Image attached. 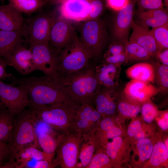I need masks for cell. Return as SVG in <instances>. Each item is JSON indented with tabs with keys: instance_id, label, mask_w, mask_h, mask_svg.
I'll return each mask as SVG.
<instances>
[{
	"instance_id": "d4e9b609",
	"label": "cell",
	"mask_w": 168,
	"mask_h": 168,
	"mask_svg": "<svg viewBox=\"0 0 168 168\" xmlns=\"http://www.w3.org/2000/svg\"><path fill=\"white\" fill-rule=\"evenodd\" d=\"M101 86L96 96L94 101L95 102L96 110L100 113H105L108 105L112 98L111 96L114 92L113 88Z\"/></svg>"
},
{
	"instance_id": "3957f363",
	"label": "cell",
	"mask_w": 168,
	"mask_h": 168,
	"mask_svg": "<svg viewBox=\"0 0 168 168\" xmlns=\"http://www.w3.org/2000/svg\"><path fill=\"white\" fill-rule=\"evenodd\" d=\"M59 77L71 99L81 105L91 104L101 86L96 76L95 68L89 64L72 74Z\"/></svg>"
},
{
	"instance_id": "816d5d0a",
	"label": "cell",
	"mask_w": 168,
	"mask_h": 168,
	"mask_svg": "<svg viewBox=\"0 0 168 168\" xmlns=\"http://www.w3.org/2000/svg\"><path fill=\"white\" fill-rule=\"evenodd\" d=\"M6 108L0 100V112Z\"/></svg>"
},
{
	"instance_id": "83f0119b",
	"label": "cell",
	"mask_w": 168,
	"mask_h": 168,
	"mask_svg": "<svg viewBox=\"0 0 168 168\" xmlns=\"http://www.w3.org/2000/svg\"><path fill=\"white\" fill-rule=\"evenodd\" d=\"M155 71V78L161 91H167L168 89V66L159 64L153 65Z\"/></svg>"
},
{
	"instance_id": "d6986e66",
	"label": "cell",
	"mask_w": 168,
	"mask_h": 168,
	"mask_svg": "<svg viewBox=\"0 0 168 168\" xmlns=\"http://www.w3.org/2000/svg\"><path fill=\"white\" fill-rule=\"evenodd\" d=\"M127 76L134 79L150 83L155 79V71L153 64L142 62L134 64L125 71Z\"/></svg>"
},
{
	"instance_id": "cb8c5ba5",
	"label": "cell",
	"mask_w": 168,
	"mask_h": 168,
	"mask_svg": "<svg viewBox=\"0 0 168 168\" xmlns=\"http://www.w3.org/2000/svg\"><path fill=\"white\" fill-rule=\"evenodd\" d=\"M127 62L146 61L151 57L149 54L137 44L128 41L125 44Z\"/></svg>"
},
{
	"instance_id": "4316f807",
	"label": "cell",
	"mask_w": 168,
	"mask_h": 168,
	"mask_svg": "<svg viewBox=\"0 0 168 168\" xmlns=\"http://www.w3.org/2000/svg\"><path fill=\"white\" fill-rule=\"evenodd\" d=\"M168 150L165 144L160 141L156 143L153 147L150 158V162L153 166H157L164 162L168 159Z\"/></svg>"
},
{
	"instance_id": "9c48e42d",
	"label": "cell",
	"mask_w": 168,
	"mask_h": 168,
	"mask_svg": "<svg viewBox=\"0 0 168 168\" xmlns=\"http://www.w3.org/2000/svg\"><path fill=\"white\" fill-rule=\"evenodd\" d=\"M30 48L37 70L41 71L46 75H57L59 53L49 43L31 44Z\"/></svg>"
},
{
	"instance_id": "ffe728a7",
	"label": "cell",
	"mask_w": 168,
	"mask_h": 168,
	"mask_svg": "<svg viewBox=\"0 0 168 168\" xmlns=\"http://www.w3.org/2000/svg\"><path fill=\"white\" fill-rule=\"evenodd\" d=\"M53 155L46 153L33 146L27 147L21 150L16 155L15 159L16 168H23L27 166L31 159L45 160L52 162Z\"/></svg>"
},
{
	"instance_id": "d6a6232c",
	"label": "cell",
	"mask_w": 168,
	"mask_h": 168,
	"mask_svg": "<svg viewBox=\"0 0 168 168\" xmlns=\"http://www.w3.org/2000/svg\"><path fill=\"white\" fill-rule=\"evenodd\" d=\"M138 11L154 9L163 8L162 0H136Z\"/></svg>"
},
{
	"instance_id": "8fae6325",
	"label": "cell",
	"mask_w": 168,
	"mask_h": 168,
	"mask_svg": "<svg viewBox=\"0 0 168 168\" xmlns=\"http://www.w3.org/2000/svg\"><path fill=\"white\" fill-rule=\"evenodd\" d=\"M17 44L10 52L3 58L7 66L12 67L21 74L25 75L36 70L32 52L23 44Z\"/></svg>"
},
{
	"instance_id": "f907efd6",
	"label": "cell",
	"mask_w": 168,
	"mask_h": 168,
	"mask_svg": "<svg viewBox=\"0 0 168 168\" xmlns=\"http://www.w3.org/2000/svg\"><path fill=\"white\" fill-rule=\"evenodd\" d=\"M46 4H49L50 5H54L61 4L63 2L67 0H46ZM86 1H90L91 0H83Z\"/></svg>"
},
{
	"instance_id": "836d02e7",
	"label": "cell",
	"mask_w": 168,
	"mask_h": 168,
	"mask_svg": "<svg viewBox=\"0 0 168 168\" xmlns=\"http://www.w3.org/2000/svg\"><path fill=\"white\" fill-rule=\"evenodd\" d=\"M94 150V146L91 144L87 145L81 152L79 157L82 167L88 166L92 158Z\"/></svg>"
},
{
	"instance_id": "e0dca14e",
	"label": "cell",
	"mask_w": 168,
	"mask_h": 168,
	"mask_svg": "<svg viewBox=\"0 0 168 168\" xmlns=\"http://www.w3.org/2000/svg\"><path fill=\"white\" fill-rule=\"evenodd\" d=\"M24 22L22 13L12 5H0V30H20L24 25Z\"/></svg>"
},
{
	"instance_id": "7dc6e473",
	"label": "cell",
	"mask_w": 168,
	"mask_h": 168,
	"mask_svg": "<svg viewBox=\"0 0 168 168\" xmlns=\"http://www.w3.org/2000/svg\"><path fill=\"white\" fill-rule=\"evenodd\" d=\"M162 64L165 65H168V49H165L157 55V57Z\"/></svg>"
},
{
	"instance_id": "2e32d148",
	"label": "cell",
	"mask_w": 168,
	"mask_h": 168,
	"mask_svg": "<svg viewBox=\"0 0 168 168\" xmlns=\"http://www.w3.org/2000/svg\"><path fill=\"white\" fill-rule=\"evenodd\" d=\"M160 91L159 88L150 83L131 79L126 85L124 92L129 98L143 102Z\"/></svg>"
},
{
	"instance_id": "681fc988",
	"label": "cell",
	"mask_w": 168,
	"mask_h": 168,
	"mask_svg": "<svg viewBox=\"0 0 168 168\" xmlns=\"http://www.w3.org/2000/svg\"><path fill=\"white\" fill-rule=\"evenodd\" d=\"M116 107L115 103L111 98L108 105L105 113L108 115L113 114L115 112Z\"/></svg>"
},
{
	"instance_id": "e575fe53",
	"label": "cell",
	"mask_w": 168,
	"mask_h": 168,
	"mask_svg": "<svg viewBox=\"0 0 168 168\" xmlns=\"http://www.w3.org/2000/svg\"><path fill=\"white\" fill-rule=\"evenodd\" d=\"M110 161L109 156L104 153H99L92 157L87 166L89 168H99L108 164Z\"/></svg>"
},
{
	"instance_id": "484cf974",
	"label": "cell",
	"mask_w": 168,
	"mask_h": 168,
	"mask_svg": "<svg viewBox=\"0 0 168 168\" xmlns=\"http://www.w3.org/2000/svg\"><path fill=\"white\" fill-rule=\"evenodd\" d=\"M37 138L40 149L46 153L53 155L57 148L59 140L57 141L49 134L42 132L37 133Z\"/></svg>"
},
{
	"instance_id": "6da1fadb",
	"label": "cell",
	"mask_w": 168,
	"mask_h": 168,
	"mask_svg": "<svg viewBox=\"0 0 168 168\" xmlns=\"http://www.w3.org/2000/svg\"><path fill=\"white\" fill-rule=\"evenodd\" d=\"M13 78L12 84L22 85L26 88L30 101L29 105H50L71 99L57 75Z\"/></svg>"
},
{
	"instance_id": "1f68e13d",
	"label": "cell",
	"mask_w": 168,
	"mask_h": 168,
	"mask_svg": "<svg viewBox=\"0 0 168 168\" xmlns=\"http://www.w3.org/2000/svg\"><path fill=\"white\" fill-rule=\"evenodd\" d=\"M113 141L107 146L106 152L109 157L112 159L115 158L123 143L122 138L118 136L113 138Z\"/></svg>"
},
{
	"instance_id": "bcb514c9",
	"label": "cell",
	"mask_w": 168,
	"mask_h": 168,
	"mask_svg": "<svg viewBox=\"0 0 168 168\" xmlns=\"http://www.w3.org/2000/svg\"><path fill=\"white\" fill-rule=\"evenodd\" d=\"M114 126L113 120L109 118L105 119L102 121L100 123V127L101 129L106 132Z\"/></svg>"
},
{
	"instance_id": "7402d4cb",
	"label": "cell",
	"mask_w": 168,
	"mask_h": 168,
	"mask_svg": "<svg viewBox=\"0 0 168 168\" xmlns=\"http://www.w3.org/2000/svg\"><path fill=\"white\" fill-rule=\"evenodd\" d=\"M15 116L6 108L0 112V141L8 142L13 129Z\"/></svg>"
},
{
	"instance_id": "9a60e30c",
	"label": "cell",
	"mask_w": 168,
	"mask_h": 168,
	"mask_svg": "<svg viewBox=\"0 0 168 168\" xmlns=\"http://www.w3.org/2000/svg\"><path fill=\"white\" fill-rule=\"evenodd\" d=\"M74 140L66 141L59 140L57 147V156L52 162L54 167L60 165L62 167L72 168L77 164L78 147Z\"/></svg>"
},
{
	"instance_id": "74e56055",
	"label": "cell",
	"mask_w": 168,
	"mask_h": 168,
	"mask_svg": "<svg viewBox=\"0 0 168 168\" xmlns=\"http://www.w3.org/2000/svg\"><path fill=\"white\" fill-rule=\"evenodd\" d=\"M90 2L91 10L87 20L98 18L103 9V3L100 0H91Z\"/></svg>"
},
{
	"instance_id": "f35d334b",
	"label": "cell",
	"mask_w": 168,
	"mask_h": 168,
	"mask_svg": "<svg viewBox=\"0 0 168 168\" xmlns=\"http://www.w3.org/2000/svg\"><path fill=\"white\" fill-rule=\"evenodd\" d=\"M104 63H110L118 66L122 63L127 62L125 52L119 54L104 56Z\"/></svg>"
},
{
	"instance_id": "f546056e",
	"label": "cell",
	"mask_w": 168,
	"mask_h": 168,
	"mask_svg": "<svg viewBox=\"0 0 168 168\" xmlns=\"http://www.w3.org/2000/svg\"><path fill=\"white\" fill-rule=\"evenodd\" d=\"M137 147L141 161H144L150 158L153 146L149 139L144 137L139 139Z\"/></svg>"
},
{
	"instance_id": "ee69618b",
	"label": "cell",
	"mask_w": 168,
	"mask_h": 168,
	"mask_svg": "<svg viewBox=\"0 0 168 168\" xmlns=\"http://www.w3.org/2000/svg\"><path fill=\"white\" fill-rule=\"evenodd\" d=\"M32 168H48L53 167L52 162L45 160H36V162Z\"/></svg>"
},
{
	"instance_id": "4dcf8cb0",
	"label": "cell",
	"mask_w": 168,
	"mask_h": 168,
	"mask_svg": "<svg viewBox=\"0 0 168 168\" xmlns=\"http://www.w3.org/2000/svg\"><path fill=\"white\" fill-rule=\"evenodd\" d=\"M118 108L122 114L130 117L136 116L140 111V108L138 105L124 101L119 104Z\"/></svg>"
},
{
	"instance_id": "60d3db41",
	"label": "cell",
	"mask_w": 168,
	"mask_h": 168,
	"mask_svg": "<svg viewBox=\"0 0 168 168\" xmlns=\"http://www.w3.org/2000/svg\"><path fill=\"white\" fill-rule=\"evenodd\" d=\"M125 52V44L120 43L110 44L104 56H110L119 54Z\"/></svg>"
},
{
	"instance_id": "ba28073f",
	"label": "cell",
	"mask_w": 168,
	"mask_h": 168,
	"mask_svg": "<svg viewBox=\"0 0 168 168\" xmlns=\"http://www.w3.org/2000/svg\"><path fill=\"white\" fill-rule=\"evenodd\" d=\"M0 100L5 107L16 115L30 103L27 90L22 85L9 84L0 81Z\"/></svg>"
},
{
	"instance_id": "603a6c76",
	"label": "cell",
	"mask_w": 168,
	"mask_h": 168,
	"mask_svg": "<svg viewBox=\"0 0 168 168\" xmlns=\"http://www.w3.org/2000/svg\"><path fill=\"white\" fill-rule=\"evenodd\" d=\"M12 5L22 13L30 15L41 10L46 4L45 0H8Z\"/></svg>"
},
{
	"instance_id": "7a4b0ae2",
	"label": "cell",
	"mask_w": 168,
	"mask_h": 168,
	"mask_svg": "<svg viewBox=\"0 0 168 168\" xmlns=\"http://www.w3.org/2000/svg\"><path fill=\"white\" fill-rule=\"evenodd\" d=\"M36 123L28 108L15 116L13 129L8 142L10 155L7 162L2 168H15L16 156L23 149L29 146L40 149L35 127Z\"/></svg>"
},
{
	"instance_id": "db71d44e",
	"label": "cell",
	"mask_w": 168,
	"mask_h": 168,
	"mask_svg": "<svg viewBox=\"0 0 168 168\" xmlns=\"http://www.w3.org/2000/svg\"><path fill=\"white\" fill-rule=\"evenodd\" d=\"M164 1L166 8H167L168 7V0H164Z\"/></svg>"
},
{
	"instance_id": "ac0fdd59",
	"label": "cell",
	"mask_w": 168,
	"mask_h": 168,
	"mask_svg": "<svg viewBox=\"0 0 168 168\" xmlns=\"http://www.w3.org/2000/svg\"><path fill=\"white\" fill-rule=\"evenodd\" d=\"M137 19V22L135 23L150 30V28H155L168 24L167 11L164 8L138 11Z\"/></svg>"
},
{
	"instance_id": "7bdbcfd3",
	"label": "cell",
	"mask_w": 168,
	"mask_h": 168,
	"mask_svg": "<svg viewBox=\"0 0 168 168\" xmlns=\"http://www.w3.org/2000/svg\"><path fill=\"white\" fill-rule=\"evenodd\" d=\"M7 65L3 58L0 57V81L6 78L12 77H13L11 73H8L6 68Z\"/></svg>"
},
{
	"instance_id": "c3c4849f",
	"label": "cell",
	"mask_w": 168,
	"mask_h": 168,
	"mask_svg": "<svg viewBox=\"0 0 168 168\" xmlns=\"http://www.w3.org/2000/svg\"><path fill=\"white\" fill-rule=\"evenodd\" d=\"M158 124L160 127L163 130H166L168 128V113H166L163 118L159 120Z\"/></svg>"
},
{
	"instance_id": "5bb4252c",
	"label": "cell",
	"mask_w": 168,
	"mask_h": 168,
	"mask_svg": "<svg viewBox=\"0 0 168 168\" xmlns=\"http://www.w3.org/2000/svg\"><path fill=\"white\" fill-rule=\"evenodd\" d=\"M132 28L133 31L129 41L135 43L145 49L151 57H156L163 50L159 45L150 30L146 29L135 23L133 21Z\"/></svg>"
},
{
	"instance_id": "4fadbf2b",
	"label": "cell",
	"mask_w": 168,
	"mask_h": 168,
	"mask_svg": "<svg viewBox=\"0 0 168 168\" xmlns=\"http://www.w3.org/2000/svg\"><path fill=\"white\" fill-rule=\"evenodd\" d=\"M91 10L90 1L67 0L60 4L58 11L65 19L82 22L87 20Z\"/></svg>"
},
{
	"instance_id": "277c9868",
	"label": "cell",
	"mask_w": 168,
	"mask_h": 168,
	"mask_svg": "<svg viewBox=\"0 0 168 168\" xmlns=\"http://www.w3.org/2000/svg\"><path fill=\"white\" fill-rule=\"evenodd\" d=\"M80 104L69 99L64 102L50 105H29L37 122H42L54 130L64 132L73 121L77 119V110Z\"/></svg>"
},
{
	"instance_id": "f1b7e54d",
	"label": "cell",
	"mask_w": 168,
	"mask_h": 168,
	"mask_svg": "<svg viewBox=\"0 0 168 168\" xmlns=\"http://www.w3.org/2000/svg\"><path fill=\"white\" fill-rule=\"evenodd\" d=\"M156 42L163 50L168 48V24L150 30Z\"/></svg>"
},
{
	"instance_id": "b9f144b4",
	"label": "cell",
	"mask_w": 168,
	"mask_h": 168,
	"mask_svg": "<svg viewBox=\"0 0 168 168\" xmlns=\"http://www.w3.org/2000/svg\"><path fill=\"white\" fill-rule=\"evenodd\" d=\"M129 1V0H106L109 7L117 11L124 7Z\"/></svg>"
},
{
	"instance_id": "8992f818",
	"label": "cell",
	"mask_w": 168,
	"mask_h": 168,
	"mask_svg": "<svg viewBox=\"0 0 168 168\" xmlns=\"http://www.w3.org/2000/svg\"><path fill=\"white\" fill-rule=\"evenodd\" d=\"M28 20L22 30L23 39L30 45L49 43L51 28L58 17L56 11L46 12L41 10Z\"/></svg>"
},
{
	"instance_id": "f5cc1de1",
	"label": "cell",
	"mask_w": 168,
	"mask_h": 168,
	"mask_svg": "<svg viewBox=\"0 0 168 168\" xmlns=\"http://www.w3.org/2000/svg\"><path fill=\"white\" fill-rule=\"evenodd\" d=\"M164 144L166 148V149L168 150V140L167 139L166 140V141L165 142Z\"/></svg>"
},
{
	"instance_id": "8d00e7d4",
	"label": "cell",
	"mask_w": 168,
	"mask_h": 168,
	"mask_svg": "<svg viewBox=\"0 0 168 168\" xmlns=\"http://www.w3.org/2000/svg\"><path fill=\"white\" fill-rule=\"evenodd\" d=\"M128 135L131 137H135L137 139L144 138L145 133L141 128L140 121L137 120L133 122L129 126L128 131Z\"/></svg>"
},
{
	"instance_id": "30bf717a",
	"label": "cell",
	"mask_w": 168,
	"mask_h": 168,
	"mask_svg": "<svg viewBox=\"0 0 168 168\" xmlns=\"http://www.w3.org/2000/svg\"><path fill=\"white\" fill-rule=\"evenodd\" d=\"M70 21L60 16L51 28L49 43L58 53L77 36L75 28Z\"/></svg>"
},
{
	"instance_id": "ab89813d",
	"label": "cell",
	"mask_w": 168,
	"mask_h": 168,
	"mask_svg": "<svg viewBox=\"0 0 168 168\" xmlns=\"http://www.w3.org/2000/svg\"><path fill=\"white\" fill-rule=\"evenodd\" d=\"M10 155L8 143L0 141V168L7 162Z\"/></svg>"
},
{
	"instance_id": "44dd1931",
	"label": "cell",
	"mask_w": 168,
	"mask_h": 168,
	"mask_svg": "<svg viewBox=\"0 0 168 168\" xmlns=\"http://www.w3.org/2000/svg\"><path fill=\"white\" fill-rule=\"evenodd\" d=\"M22 28L19 30H0V57L7 56L18 43L23 41Z\"/></svg>"
},
{
	"instance_id": "5b68a950",
	"label": "cell",
	"mask_w": 168,
	"mask_h": 168,
	"mask_svg": "<svg viewBox=\"0 0 168 168\" xmlns=\"http://www.w3.org/2000/svg\"><path fill=\"white\" fill-rule=\"evenodd\" d=\"M93 57L91 52L77 36L59 53L57 74L64 77L78 71L87 65Z\"/></svg>"
},
{
	"instance_id": "d590c367",
	"label": "cell",
	"mask_w": 168,
	"mask_h": 168,
	"mask_svg": "<svg viewBox=\"0 0 168 168\" xmlns=\"http://www.w3.org/2000/svg\"><path fill=\"white\" fill-rule=\"evenodd\" d=\"M142 112L144 120L148 123L152 122L157 113L156 109L150 103L144 104L142 107Z\"/></svg>"
},
{
	"instance_id": "7c38bea8",
	"label": "cell",
	"mask_w": 168,
	"mask_h": 168,
	"mask_svg": "<svg viewBox=\"0 0 168 168\" xmlns=\"http://www.w3.org/2000/svg\"><path fill=\"white\" fill-rule=\"evenodd\" d=\"M135 2L129 1L126 5L118 11L114 23V36L119 42L124 44L128 41L129 31L133 21Z\"/></svg>"
},
{
	"instance_id": "f6af8a7d",
	"label": "cell",
	"mask_w": 168,
	"mask_h": 168,
	"mask_svg": "<svg viewBox=\"0 0 168 168\" xmlns=\"http://www.w3.org/2000/svg\"><path fill=\"white\" fill-rule=\"evenodd\" d=\"M106 132L107 137L109 138H113L119 136L122 133L120 129L114 126Z\"/></svg>"
},
{
	"instance_id": "52a82bcc",
	"label": "cell",
	"mask_w": 168,
	"mask_h": 168,
	"mask_svg": "<svg viewBox=\"0 0 168 168\" xmlns=\"http://www.w3.org/2000/svg\"><path fill=\"white\" fill-rule=\"evenodd\" d=\"M81 42L92 53L93 57L100 55L108 39L104 22L97 18L80 22L79 26Z\"/></svg>"
}]
</instances>
